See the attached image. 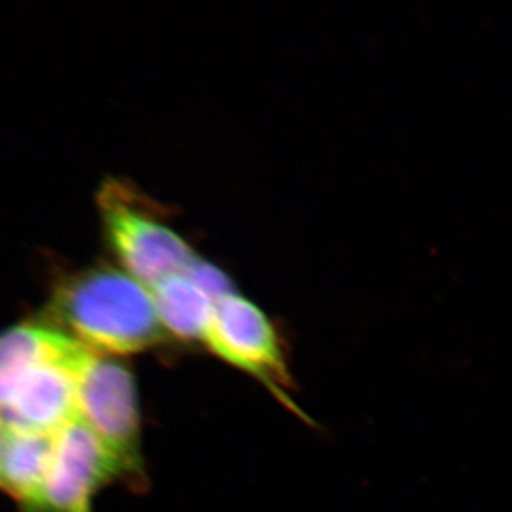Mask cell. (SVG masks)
Wrapping results in <instances>:
<instances>
[{"label": "cell", "mask_w": 512, "mask_h": 512, "mask_svg": "<svg viewBox=\"0 0 512 512\" xmlns=\"http://www.w3.org/2000/svg\"><path fill=\"white\" fill-rule=\"evenodd\" d=\"M55 328L97 355H130L164 339L146 285L119 269L93 268L57 286L50 303Z\"/></svg>", "instance_id": "6da1fadb"}, {"label": "cell", "mask_w": 512, "mask_h": 512, "mask_svg": "<svg viewBox=\"0 0 512 512\" xmlns=\"http://www.w3.org/2000/svg\"><path fill=\"white\" fill-rule=\"evenodd\" d=\"M76 419L107 448L123 474L141 470L137 386L127 366L89 353L77 373Z\"/></svg>", "instance_id": "7a4b0ae2"}, {"label": "cell", "mask_w": 512, "mask_h": 512, "mask_svg": "<svg viewBox=\"0 0 512 512\" xmlns=\"http://www.w3.org/2000/svg\"><path fill=\"white\" fill-rule=\"evenodd\" d=\"M202 342L228 365L255 377L266 389L299 412L289 396L284 350L271 319L254 302L231 292L214 303Z\"/></svg>", "instance_id": "3957f363"}, {"label": "cell", "mask_w": 512, "mask_h": 512, "mask_svg": "<svg viewBox=\"0 0 512 512\" xmlns=\"http://www.w3.org/2000/svg\"><path fill=\"white\" fill-rule=\"evenodd\" d=\"M104 228L124 272L147 288L167 276L184 274L195 256L180 235L131 204L119 185L101 194Z\"/></svg>", "instance_id": "277c9868"}, {"label": "cell", "mask_w": 512, "mask_h": 512, "mask_svg": "<svg viewBox=\"0 0 512 512\" xmlns=\"http://www.w3.org/2000/svg\"><path fill=\"white\" fill-rule=\"evenodd\" d=\"M123 474L100 440L79 419L53 434V457L42 512H93L94 495Z\"/></svg>", "instance_id": "5b68a950"}, {"label": "cell", "mask_w": 512, "mask_h": 512, "mask_svg": "<svg viewBox=\"0 0 512 512\" xmlns=\"http://www.w3.org/2000/svg\"><path fill=\"white\" fill-rule=\"evenodd\" d=\"M90 352L80 346L70 355L50 360L33 370L0 412L6 426L55 434L76 419L77 373Z\"/></svg>", "instance_id": "8992f818"}, {"label": "cell", "mask_w": 512, "mask_h": 512, "mask_svg": "<svg viewBox=\"0 0 512 512\" xmlns=\"http://www.w3.org/2000/svg\"><path fill=\"white\" fill-rule=\"evenodd\" d=\"M77 340L46 323H22L0 333V412L30 373L79 349Z\"/></svg>", "instance_id": "52a82bcc"}, {"label": "cell", "mask_w": 512, "mask_h": 512, "mask_svg": "<svg viewBox=\"0 0 512 512\" xmlns=\"http://www.w3.org/2000/svg\"><path fill=\"white\" fill-rule=\"evenodd\" d=\"M53 457V434L6 426L0 450V490L28 512H42L43 493Z\"/></svg>", "instance_id": "ba28073f"}, {"label": "cell", "mask_w": 512, "mask_h": 512, "mask_svg": "<svg viewBox=\"0 0 512 512\" xmlns=\"http://www.w3.org/2000/svg\"><path fill=\"white\" fill-rule=\"evenodd\" d=\"M148 289L164 335L181 342H202L214 301L185 274L167 276Z\"/></svg>", "instance_id": "9c48e42d"}, {"label": "cell", "mask_w": 512, "mask_h": 512, "mask_svg": "<svg viewBox=\"0 0 512 512\" xmlns=\"http://www.w3.org/2000/svg\"><path fill=\"white\" fill-rule=\"evenodd\" d=\"M184 274L187 275L211 301L217 302L222 296L232 292L228 276L225 275L224 272H221L220 269L215 268L214 265L208 264V262L194 259Z\"/></svg>", "instance_id": "30bf717a"}, {"label": "cell", "mask_w": 512, "mask_h": 512, "mask_svg": "<svg viewBox=\"0 0 512 512\" xmlns=\"http://www.w3.org/2000/svg\"><path fill=\"white\" fill-rule=\"evenodd\" d=\"M6 434V424L3 421L2 416H0V450H2L3 440H5Z\"/></svg>", "instance_id": "8fae6325"}]
</instances>
